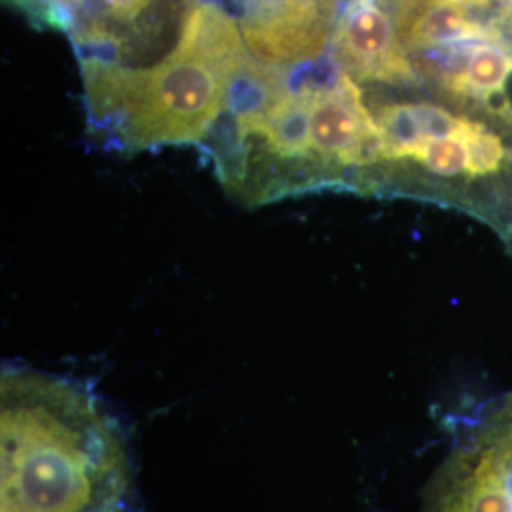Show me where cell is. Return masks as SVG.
<instances>
[{
  "mask_svg": "<svg viewBox=\"0 0 512 512\" xmlns=\"http://www.w3.org/2000/svg\"><path fill=\"white\" fill-rule=\"evenodd\" d=\"M0 512H133L128 440L80 382L4 366Z\"/></svg>",
  "mask_w": 512,
  "mask_h": 512,
  "instance_id": "obj_1",
  "label": "cell"
},
{
  "mask_svg": "<svg viewBox=\"0 0 512 512\" xmlns=\"http://www.w3.org/2000/svg\"><path fill=\"white\" fill-rule=\"evenodd\" d=\"M253 59L236 16L200 0L175 46L147 67L82 57L88 109L128 152L202 145Z\"/></svg>",
  "mask_w": 512,
  "mask_h": 512,
  "instance_id": "obj_2",
  "label": "cell"
},
{
  "mask_svg": "<svg viewBox=\"0 0 512 512\" xmlns=\"http://www.w3.org/2000/svg\"><path fill=\"white\" fill-rule=\"evenodd\" d=\"M421 512H512V410L501 406L442 463Z\"/></svg>",
  "mask_w": 512,
  "mask_h": 512,
  "instance_id": "obj_3",
  "label": "cell"
},
{
  "mask_svg": "<svg viewBox=\"0 0 512 512\" xmlns=\"http://www.w3.org/2000/svg\"><path fill=\"white\" fill-rule=\"evenodd\" d=\"M306 141L313 175H336L382 162V137L359 84L336 74L329 84L302 86Z\"/></svg>",
  "mask_w": 512,
  "mask_h": 512,
  "instance_id": "obj_4",
  "label": "cell"
},
{
  "mask_svg": "<svg viewBox=\"0 0 512 512\" xmlns=\"http://www.w3.org/2000/svg\"><path fill=\"white\" fill-rule=\"evenodd\" d=\"M251 55L274 67H293L323 54L346 0H234Z\"/></svg>",
  "mask_w": 512,
  "mask_h": 512,
  "instance_id": "obj_5",
  "label": "cell"
},
{
  "mask_svg": "<svg viewBox=\"0 0 512 512\" xmlns=\"http://www.w3.org/2000/svg\"><path fill=\"white\" fill-rule=\"evenodd\" d=\"M200 0H84L67 35L84 57L110 52L116 63L129 61L139 48L158 44L169 33L179 37L184 21ZM167 46H175L165 42Z\"/></svg>",
  "mask_w": 512,
  "mask_h": 512,
  "instance_id": "obj_6",
  "label": "cell"
},
{
  "mask_svg": "<svg viewBox=\"0 0 512 512\" xmlns=\"http://www.w3.org/2000/svg\"><path fill=\"white\" fill-rule=\"evenodd\" d=\"M399 0H346L330 40L332 61L357 84L418 82L404 50Z\"/></svg>",
  "mask_w": 512,
  "mask_h": 512,
  "instance_id": "obj_7",
  "label": "cell"
},
{
  "mask_svg": "<svg viewBox=\"0 0 512 512\" xmlns=\"http://www.w3.org/2000/svg\"><path fill=\"white\" fill-rule=\"evenodd\" d=\"M33 18L67 33L71 19L84 0H14Z\"/></svg>",
  "mask_w": 512,
  "mask_h": 512,
  "instance_id": "obj_8",
  "label": "cell"
}]
</instances>
